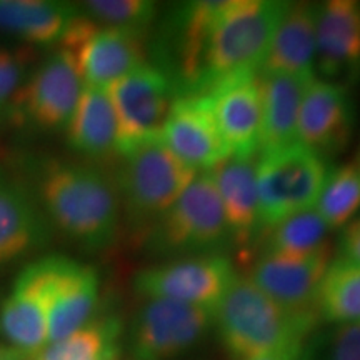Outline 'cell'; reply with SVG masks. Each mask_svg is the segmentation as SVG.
<instances>
[{
	"instance_id": "obj_22",
	"label": "cell",
	"mask_w": 360,
	"mask_h": 360,
	"mask_svg": "<svg viewBox=\"0 0 360 360\" xmlns=\"http://www.w3.org/2000/svg\"><path fill=\"white\" fill-rule=\"evenodd\" d=\"M257 160L259 155H229L209 170L222 200L233 245L244 247L259 233Z\"/></svg>"
},
{
	"instance_id": "obj_23",
	"label": "cell",
	"mask_w": 360,
	"mask_h": 360,
	"mask_svg": "<svg viewBox=\"0 0 360 360\" xmlns=\"http://www.w3.org/2000/svg\"><path fill=\"white\" fill-rule=\"evenodd\" d=\"M259 74L262 96L259 154L278 150L297 142V122L307 85L315 77L287 74Z\"/></svg>"
},
{
	"instance_id": "obj_20",
	"label": "cell",
	"mask_w": 360,
	"mask_h": 360,
	"mask_svg": "<svg viewBox=\"0 0 360 360\" xmlns=\"http://www.w3.org/2000/svg\"><path fill=\"white\" fill-rule=\"evenodd\" d=\"M101 276L92 265L58 255L51 310L49 344L64 340L89 323L96 314Z\"/></svg>"
},
{
	"instance_id": "obj_24",
	"label": "cell",
	"mask_w": 360,
	"mask_h": 360,
	"mask_svg": "<svg viewBox=\"0 0 360 360\" xmlns=\"http://www.w3.org/2000/svg\"><path fill=\"white\" fill-rule=\"evenodd\" d=\"M65 135L67 146L87 159L101 160L117 155L119 124L109 90L84 87Z\"/></svg>"
},
{
	"instance_id": "obj_28",
	"label": "cell",
	"mask_w": 360,
	"mask_h": 360,
	"mask_svg": "<svg viewBox=\"0 0 360 360\" xmlns=\"http://www.w3.org/2000/svg\"><path fill=\"white\" fill-rule=\"evenodd\" d=\"M122 322L115 315H98L64 340L47 344L30 360H92L119 344Z\"/></svg>"
},
{
	"instance_id": "obj_9",
	"label": "cell",
	"mask_w": 360,
	"mask_h": 360,
	"mask_svg": "<svg viewBox=\"0 0 360 360\" xmlns=\"http://www.w3.org/2000/svg\"><path fill=\"white\" fill-rule=\"evenodd\" d=\"M119 124L117 155L134 143L160 139L175 101L177 85L150 62L139 67L109 87Z\"/></svg>"
},
{
	"instance_id": "obj_36",
	"label": "cell",
	"mask_w": 360,
	"mask_h": 360,
	"mask_svg": "<svg viewBox=\"0 0 360 360\" xmlns=\"http://www.w3.org/2000/svg\"><path fill=\"white\" fill-rule=\"evenodd\" d=\"M92 360H120V345H112V347L105 349L102 354H98L97 357H94Z\"/></svg>"
},
{
	"instance_id": "obj_26",
	"label": "cell",
	"mask_w": 360,
	"mask_h": 360,
	"mask_svg": "<svg viewBox=\"0 0 360 360\" xmlns=\"http://www.w3.org/2000/svg\"><path fill=\"white\" fill-rule=\"evenodd\" d=\"M321 321L330 326L360 323V265L337 257L330 260L315 300Z\"/></svg>"
},
{
	"instance_id": "obj_38",
	"label": "cell",
	"mask_w": 360,
	"mask_h": 360,
	"mask_svg": "<svg viewBox=\"0 0 360 360\" xmlns=\"http://www.w3.org/2000/svg\"><path fill=\"white\" fill-rule=\"evenodd\" d=\"M2 350H4V347H2V345H0V354H2Z\"/></svg>"
},
{
	"instance_id": "obj_31",
	"label": "cell",
	"mask_w": 360,
	"mask_h": 360,
	"mask_svg": "<svg viewBox=\"0 0 360 360\" xmlns=\"http://www.w3.org/2000/svg\"><path fill=\"white\" fill-rule=\"evenodd\" d=\"M34 60L35 52L30 45L0 47V120H13Z\"/></svg>"
},
{
	"instance_id": "obj_4",
	"label": "cell",
	"mask_w": 360,
	"mask_h": 360,
	"mask_svg": "<svg viewBox=\"0 0 360 360\" xmlns=\"http://www.w3.org/2000/svg\"><path fill=\"white\" fill-rule=\"evenodd\" d=\"M233 245L222 200L210 172H200L150 225L147 247L159 257L224 254Z\"/></svg>"
},
{
	"instance_id": "obj_35",
	"label": "cell",
	"mask_w": 360,
	"mask_h": 360,
	"mask_svg": "<svg viewBox=\"0 0 360 360\" xmlns=\"http://www.w3.org/2000/svg\"><path fill=\"white\" fill-rule=\"evenodd\" d=\"M30 359H32L30 355H27L24 352H20V350H15L12 347L4 349L2 354H0V360H30Z\"/></svg>"
},
{
	"instance_id": "obj_7",
	"label": "cell",
	"mask_w": 360,
	"mask_h": 360,
	"mask_svg": "<svg viewBox=\"0 0 360 360\" xmlns=\"http://www.w3.org/2000/svg\"><path fill=\"white\" fill-rule=\"evenodd\" d=\"M327 172V162L297 142L259 154V232L315 207Z\"/></svg>"
},
{
	"instance_id": "obj_14",
	"label": "cell",
	"mask_w": 360,
	"mask_h": 360,
	"mask_svg": "<svg viewBox=\"0 0 360 360\" xmlns=\"http://www.w3.org/2000/svg\"><path fill=\"white\" fill-rule=\"evenodd\" d=\"M355 124L349 89L315 77L305 89L297 122V143L323 160L345 150Z\"/></svg>"
},
{
	"instance_id": "obj_12",
	"label": "cell",
	"mask_w": 360,
	"mask_h": 360,
	"mask_svg": "<svg viewBox=\"0 0 360 360\" xmlns=\"http://www.w3.org/2000/svg\"><path fill=\"white\" fill-rule=\"evenodd\" d=\"M84 80L70 53L57 49L30 72L13 122L27 124L42 132L65 130L74 115Z\"/></svg>"
},
{
	"instance_id": "obj_3",
	"label": "cell",
	"mask_w": 360,
	"mask_h": 360,
	"mask_svg": "<svg viewBox=\"0 0 360 360\" xmlns=\"http://www.w3.org/2000/svg\"><path fill=\"white\" fill-rule=\"evenodd\" d=\"M287 2L225 0L210 27L205 52V90L244 72H259Z\"/></svg>"
},
{
	"instance_id": "obj_37",
	"label": "cell",
	"mask_w": 360,
	"mask_h": 360,
	"mask_svg": "<svg viewBox=\"0 0 360 360\" xmlns=\"http://www.w3.org/2000/svg\"><path fill=\"white\" fill-rule=\"evenodd\" d=\"M355 164H357L360 167V150H359V155H357V160H355Z\"/></svg>"
},
{
	"instance_id": "obj_34",
	"label": "cell",
	"mask_w": 360,
	"mask_h": 360,
	"mask_svg": "<svg viewBox=\"0 0 360 360\" xmlns=\"http://www.w3.org/2000/svg\"><path fill=\"white\" fill-rule=\"evenodd\" d=\"M302 345H290V347L274 350V352L259 355V357L249 359V360H299L300 350H302Z\"/></svg>"
},
{
	"instance_id": "obj_8",
	"label": "cell",
	"mask_w": 360,
	"mask_h": 360,
	"mask_svg": "<svg viewBox=\"0 0 360 360\" xmlns=\"http://www.w3.org/2000/svg\"><path fill=\"white\" fill-rule=\"evenodd\" d=\"M237 278L225 254L172 259L135 274L134 290L143 299H164L215 310Z\"/></svg>"
},
{
	"instance_id": "obj_16",
	"label": "cell",
	"mask_w": 360,
	"mask_h": 360,
	"mask_svg": "<svg viewBox=\"0 0 360 360\" xmlns=\"http://www.w3.org/2000/svg\"><path fill=\"white\" fill-rule=\"evenodd\" d=\"M328 264V245L305 255L262 254L252 265L247 278L282 307L307 312L317 310L315 300L319 285Z\"/></svg>"
},
{
	"instance_id": "obj_11",
	"label": "cell",
	"mask_w": 360,
	"mask_h": 360,
	"mask_svg": "<svg viewBox=\"0 0 360 360\" xmlns=\"http://www.w3.org/2000/svg\"><path fill=\"white\" fill-rule=\"evenodd\" d=\"M58 255H45L27 264L0 305V332L12 349L34 357L49 344V310Z\"/></svg>"
},
{
	"instance_id": "obj_1",
	"label": "cell",
	"mask_w": 360,
	"mask_h": 360,
	"mask_svg": "<svg viewBox=\"0 0 360 360\" xmlns=\"http://www.w3.org/2000/svg\"><path fill=\"white\" fill-rule=\"evenodd\" d=\"M34 195L49 224L82 249L98 252L114 244L122 205L103 170L49 159L35 172Z\"/></svg>"
},
{
	"instance_id": "obj_18",
	"label": "cell",
	"mask_w": 360,
	"mask_h": 360,
	"mask_svg": "<svg viewBox=\"0 0 360 360\" xmlns=\"http://www.w3.org/2000/svg\"><path fill=\"white\" fill-rule=\"evenodd\" d=\"M51 242V224L34 192L0 167V269Z\"/></svg>"
},
{
	"instance_id": "obj_6",
	"label": "cell",
	"mask_w": 360,
	"mask_h": 360,
	"mask_svg": "<svg viewBox=\"0 0 360 360\" xmlns=\"http://www.w3.org/2000/svg\"><path fill=\"white\" fill-rule=\"evenodd\" d=\"M220 4H177L157 20L147 42L150 64L172 79L180 96L204 94L207 40Z\"/></svg>"
},
{
	"instance_id": "obj_29",
	"label": "cell",
	"mask_w": 360,
	"mask_h": 360,
	"mask_svg": "<svg viewBox=\"0 0 360 360\" xmlns=\"http://www.w3.org/2000/svg\"><path fill=\"white\" fill-rule=\"evenodd\" d=\"M315 209L330 231L352 220L360 209V167L355 162L328 169Z\"/></svg>"
},
{
	"instance_id": "obj_33",
	"label": "cell",
	"mask_w": 360,
	"mask_h": 360,
	"mask_svg": "<svg viewBox=\"0 0 360 360\" xmlns=\"http://www.w3.org/2000/svg\"><path fill=\"white\" fill-rule=\"evenodd\" d=\"M339 257L360 265V217L344 225L339 237Z\"/></svg>"
},
{
	"instance_id": "obj_2",
	"label": "cell",
	"mask_w": 360,
	"mask_h": 360,
	"mask_svg": "<svg viewBox=\"0 0 360 360\" xmlns=\"http://www.w3.org/2000/svg\"><path fill=\"white\" fill-rule=\"evenodd\" d=\"M317 310L294 312L237 276L214 310V327L227 352L249 360L274 350L300 345L317 328Z\"/></svg>"
},
{
	"instance_id": "obj_17",
	"label": "cell",
	"mask_w": 360,
	"mask_h": 360,
	"mask_svg": "<svg viewBox=\"0 0 360 360\" xmlns=\"http://www.w3.org/2000/svg\"><path fill=\"white\" fill-rule=\"evenodd\" d=\"M160 139L177 159L197 174L209 172L231 155L205 94L179 97Z\"/></svg>"
},
{
	"instance_id": "obj_30",
	"label": "cell",
	"mask_w": 360,
	"mask_h": 360,
	"mask_svg": "<svg viewBox=\"0 0 360 360\" xmlns=\"http://www.w3.org/2000/svg\"><path fill=\"white\" fill-rule=\"evenodd\" d=\"M80 12L98 27L150 34L159 7L148 0H89L79 4Z\"/></svg>"
},
{
	"instance_id": "obj_13",
	"label": "cell",
	"mask_w": 360,
	"mask_h": 360,
	"mask_svg": "<svg viewBox=\"0 0 360 360\" xmlns=\"http://www.w3.org/2000/svg\"><path fill=\"white\" fill-rule=\"evenodd\" d=\"M315 77L350 89L360 80V2L328 0L315 15Z\"/></svg>"
},
{
	"instance_id": "obj_10",
	"label": "cell",
	"mask_w": 360,
	"mask_h": 360,
	"mask_svg": "<svg viewBox=\"0 0 360 360\" xmlns=\"http://www.w3.org/2000/svg\"><path fill=\"white\" fill-rule=\"evenodd\" d=\"M212 327V309L148 299L134 315L130 350L135 360L175 359L197 347Z\"/></svg>"
},
{
	"instance_id": "obj_15",
	"label": "cell",
	"mask_w": 360,
	"mask_h": 360,
	"mask_svg": "<svg viewBox=\"0 0 360 360\" xmlns=\"http://www.w3.org/2000/svg\"><path fill=\"white\" fill-rule=\"evenodd\" d=\"M205 96L229 154L259 155L262 96L257 72H244L220 80Z\"/></svg>"
},
{
	"instance_id": "obj_21",
	"label": "cell",
	"mask_w": 360,
	"mask_h": 360,
	"mask_svg": "<svg viewBox=\"0 0 360 360\" xmlns=\"http://www.w3.org/2000/svg\"><path fill=\"white\" fill-rule=\"evenodd\" d=\"M317 4L287 2L259 72L315 77Z\"/></svg>"
},
{
	"instance_id": "obj_32",
	"label": "cell",
	"mask_w": 360,
	"mask_h": 360,
	"mask_svg": "<svg viewBox=\"0 0 360 360\" xmlns=\"http://www.w3.org/2000/svg\"><path fill=\"white\" fill-rule=\"evenodd\" d=\"M299 360H360V323H340L314 330Z\"/></svg>"
},
{
	"instance_id": "obj_27",
	"label": "cell",
	"mask_w": 360,
	"mask_h": 360,
	"mask_svg": "<svg viewBox=\"0 0 360 360\" xmlns=\"http://www.w3.org/2000/svg\"><path fill=\"white\" fill-rule=\"evenodd\" d=\"M330 227L315 207L297 212L270 229L259 232L262 236V254L305 255L327 247Z\"/></svg>"
},
{
	"instance_id": "obj_25",
	"label": "cell",
	"mask_w": 360,
	"mask_h": 360,
	"mask_svg": "<svg viewBox=\"0 0 360 360\" xmlns=\"http://www.w3.org/2000/svg\"><path fill=\"white\" fill-rule=\"evenodd\" d=\"M79 13V6L70 2L0 0V32L30 47L58 44Z\"/></svg>"
},
{
	"instance_id": "obj_5",
	"label": "cell",
	"mask_w": 360,
	"mask_h": 360,
	"mask_svg": "<svg viewBox=\"0 0 360 360\" xmlns=\"http://www.w3.org/2000/svg\"><path fill=\"white\" fill-rule=\"evenodd\" d=\"M115 187L129 222L148 227L160 217L197 177L162 139H148L120 152Z\"/></svg>"
},
{
	"instance_id": "obj_19",
	"label": "cell",
	"mask_w": 360,
	"mask_h": 360,
	"mask_svg": "<svg viewBox=\"0 0 360 360\" xmlns=\"http://www.w3.org/2000/svg\"><path fill=\"white\" fill-rule=\"evenodd\" d=\"M147 34L97 27L72 58L77 64L85 87L109 90L112 84L147 64Z\"/></svg>"
}]
</instances>
